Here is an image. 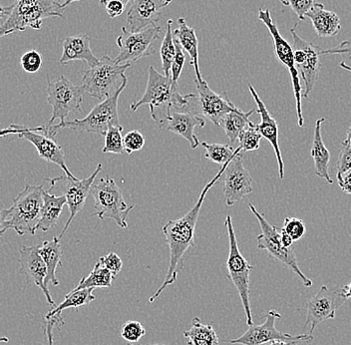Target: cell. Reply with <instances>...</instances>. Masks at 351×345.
Masks as SVG:
<instances>
[{"label": "cell", "instance_id": "cell-16", "mask_svg": "<svg viewBox=\"0 0 351 345\" xmlns=\"http://www.w3.org/2000/svg\"><path fill=\"white\" fill-rule=\"evenodd\" d=\"M101 170H102V164H98L93 174L84 180L70 179L66 175L63 177L52 178L55 182L62 184L61 190H62L63 195H65L66 205L68 206L70 213L64 228L58 236L59 239L64 237L66 232L73 222L74 217L84 208L85 202H86L87 197L90 195V191H91L92 185L96 181V178H97Z\"/></svg>", "mask_w": 351, "mask_h": 345}, {"label": "cell", "instance_id": "cell-54", "mask_svg": "<svg viewBox=\"0 0 351 345\" xmlns=\"http://www.w3.org/2000/svg\"><path fill=\"white\" fill-rule=\"evenodd\" d=\"M295 342H285V340H273V342H267V344L262 345H295Z\"/></svg>", "mask_w": 351, "mask_h": 345}, {"label": "cell", "instance_id": "cell-47", "mask_svg": "<svg viewBox=\"0 0 351 345\" xmlns=\"http://www.w3.org/2000/svg\"><path fill=\"white\" fill-rule=\"evenodd\" d=\"M36 131V132H45V126L35 127V128H28L24 125L11 124L10 127L5 129H0V138L6 137L8 135H19L25 132Z\"/></svg>", "mask_w": 351, "mask_h": 345}, {"label": "cell", "instance_id": "cell-43", "mask_svg": "<svg viewBox=\"0 0 351 345\" xmlns=\"http://www.w3.org/2000/svg\"><path fill=\"white\" fill-rule=\"evenodd\" d=\"M175 44L176 54L174 60H173L172 68H171V78H172L173 81H175V82H178L180 77H181L182 72H183L184 66H185L186 55L183 48H182V46L178 43L177 39H175Z\"/></svg>", "mask_w": 351, "mask_h": 345}, {"label": "cell", "instance_id": "cell-30", "mask_svg": "<svg viewBox=\"0 0 351 345\" xmlns=\"http://www.w3.org/2000/svg\"><path fill=\"white\" fill-rule=\"evenodd\" d=\"M256 112H258V109L243 112V110L237 107L236 109L229 112L225 117L221 119L219 127L225 131L226 136L229 138L230 145L234 144L238 140L241 131L251 122L250 117Z\"/></svg>", "mask_w": 351, "mask_h": 345}, {"label": "cell", "instance_id": "cell-15", "mask_svg": "<svg viewBox=\"0 0 351 345\" xmlns=\"http://www.w3.org/2000/svg\"><path fill=\"white\" fill-rule=\"evenodd\" d=\"M282 318L280 313L274 309H271L267 314L265 322L263 324H252L250 329L236 340H229L230 344L241 345H262L273 340H285V342H311L313 340V336L307 335H291L289 333H282L276 329V320Z\"/></svg>", "mask_w": 351, "mask_h": 345}, {"label": "cell", "instance_id": "cell-21", "mask_svg": "<svg viewBox=\"0 0 351 345\" xmlns=\"http://www.w3.org/2000/svg\"><path fill=\"white\" fill-rule=\"evenodd\" d=\"M30 131L19 134L21 139L28 141L32 143L38 152L39 157L44 161L52 163L62 169L63 172L70 179L77 180L75 176L70 172L65 161V154L62 147L54 140V138L49 137L43 132Z\"/></svg>", "mask_w": 351, "mask_h": 345}, {"label": "cell", "instance_id": "cell-12", "mask_svg": "<svg viewBox=\"0 0 351 345\" xmlns=\"http://www.w3.org/2000/svg\"><path fill=\"white\" fill-rule=\"evenodd\" d=\"M161 26H151L141 32H130L125 26L122 27L121 34L116 39V44L119 48V55L116 57V62L119 64L137 62L144 57L152 55L154 44L159 40L161 34Z\"/></svg>", "mask_w": 351, "mask_h": 345}, {"label": "cell", "instance_id": "cell-48", "mask_svg": "<svg viewBox=\"0 0 351 345\" xmlns=\"http://www.w3.org/2000/svg\"><path fill=\"white\" fill-rule=\"evenodd\" d=\"M322 55H341L351 59V37L350 39L342 41L337 47L330 49L322 50Z\"/></svg>", "mask_w": 351, "mask_h": 345}, {"label": "cell", "instance_id": "cell-11", "mask_svg": "<svg viewBox=\"0 0 351 345\" xmlns=\"http://www.w3.org/2000/svg\"><path fill=\"white\" fill-rule=\"evenodd\" d=\"M258 19L267 26V30L271 33L274 44V53L282 65L285 66L291 74V83H293V93L296 102V113H298V126L304 127V119L302 114V87L300 84V72L296 68L295 56H293V47L280 34L278 25L274 23L271 17V10L269 8L263 10L260 8L258 13Z\"/></svg>", "mask_w": 351, "mask_h": 345}, {"label": "cell", "instance_id": "cell-51", "mask_svg": "<svg viewBox=\"0 0 351 345\" xmlns=\"http://www.w3.org/2000/svg\"><path fill=\"white\" fill-rule=\"evenodd\" d=\"M8 209L1 208L0 206V237L5 235V233L10 230V225H8Z\"/></svg>", "mask_w": 351, "mask_h": 345}, {"label": "cell", "instance_id": "cell-1", "mask_svg": "<svg viewBox=\"0 0 351 345\" xmlns=\"http://www.w3.org/2000/svg\"><path fill=\"white\" fill-rule=\"evenodd\" d=\"M229 163L223 165L218 174L204 187L196 205L193 206L185 216L175 219V221H169L162 228L167 245L170 248V263H169L166 280L164 281L161 287L154 294L153 296H151L149 302H155L166 287L174 285L175 281H177L179 265L182 263V259L186 252L196 245L195 243V230H196L197 219H199V212H201L206 195L215 185L219 183V179L223 177V172L227 169Z\"/></svg>", "mask_w": 351, "mask_h": 345}, {"label": "cell", "instance_id": "cell-18", "mask_svg": "<svg viewBox=\"0 0 351 345\" xmlns=\"http://www.w3.org/2000/svg\"><path fill=\"white\" fill-rule=\"evenodd\" d=\"M19 274L25 276L26 283H33L43 291L48 305L56 307L49 289L45 285L47 269L45 263L39 254L38 246H21L19 248Z\"/></svg>", "mask_w": 351, "mask_h": 345}, {"label": "cell", "instance_id": "cell-5", "mask_svg": "<svg viewBox=\"0 0 351 345\" xmlns=\"http://www.w3.org/2000/svg\"><path fill=\"white\" fill-rule=\"evenodd\" d=\"M130 67V63L119 64L105 54L99 59L97 64L84 72L81 86L92 97L105 100L127 84L128 80L125 73Z\"/></svg>", "mask_w": 351, "mask_h": 345}, {"label": "cell", "instance_id": "cell-46", "mask_svg": "<svg viewBox=\"0 0 351 345\" xmlns=\"http://www.w3.org/2000/svg\"><path fill=\"white\" fill-rule=\"evenodd\" d=\"M44 320L45 322H44L43 329L47 340V345H55L53 329L55 326L58 327L59 325L63 324L62 316L61 314H56L52 318H44Z\"/></svg>", "mask_w": 351, "mask_h": 345}, {"label": "cell", "instance_id": "cell-40", "mask_svg": "<svg viewBox=\"0 0 351 345\" xmlns=\"http://www.w3.org/2000/svg\"><path fill=\"white\" fill-rule=\"evenodd\" d=\"M21 64L27 73H36L43 67V56L37 50H29L21 57Z\"/></svg>", "mask_w": 351, "mask_h": 345}, {"label": "cell", "instance_id": "cell-10", "mask_svg": "<svg viewBox=\"0 0 351 345\" xmlns=\"http://www.w3.org/2000/svg\"><path fill=\"white\" fill-rule=\"evenodd\" d=\"M48 87L47 102L52 107V116L48 121V126L53 125L55 121L64 123L69 114L80 111L81 105L84 100V89L77 86L64 75H61L54 80L47 77Z\"/></svg>", "mask_w": 351, "mask_h": 345}, {"label": "cell", "instance_id": "cell-55", "mask_svg": "<svg viewBox=\"0 0 351 345\" xmlns=\"http://www.w3.org/2000/svg\"><path fill=\"white\" fill-rule=\"evenodd\" d=\"M342 292H343L344 296H346V300L348 298H351V281L348 285H344L343 287H341Z\"/></svg>", "mask_w": 351, "mask_h": 345}, {"label": "cell", "instance_id": "cell-14", "mask_svg": "<svg viewBox=\"0 0 351 345\" xmlns=\"http://www.w3.org/2000/svg\"><path fill=\"white\" fill-rule=\"evenodd\" d=\"M341 289H329L326 285H322L317 294L307 302L306 322L304 329L311 326L307 335H313L322 322L335 318L337 309L346 302Z\"/></svg>", "mask_w": 351, "mask_h": 345}, {"label": "cell", "instance_id": "cell-3", "mask_svg": "<svg viewBox=\"0 0 351 345\" xmlns=\"http://www.w3.org/2000/svg\"><path fill=\"white\" fill-rule=\"evenodd\" d=\"M65 0H15L8 21L0 27V38L26 28L40 30L43 21L63 16Z\"/></svg>", "mask_w": 351, "mask_h": 345}, {"label": "cell", "instance_id": "cell-57", "mask_svg": "<svg viewBox=\"0 0 351 345\" xmlns=\"http://www.w3.org/2000/svg\"><path fill=\"white\" fill-rule=\"evenodd\" d=\"M341 144L348 145L351 148V125L350 128L348 130V136H346V139L344 140Z\"/></svg>", "mask_w": 351, "mask_h": 345}, {"label": "cell", "instance_id": "cell-59", "mask_svg": "<svg viewBox=\"0 0 351 345\" xmlns=\"http://www.w3.org/2000/svg\"><path fill=\"white\" fill-rule=\"evenodd\" d=\"M340 67L342 68V69L346 70V71L351 72V66L346 64V62H341L339 64Z\"/></svg>", "mask_w": 351, "mask_h": 345}, {"label": "cell", "instance_id": "cell-4", "mask_svg": "<svg viewBox=\"0 0 351 345\" xmlns=\"http://www.w3.org/2000/svg\"><path fill=\"white\" fill-rule=\"evenodd\" d=\"M126 85H123L113 95L101 101L85 118L74 119L71 121L66 120L64 123H58V124L50 125V126L44 125L45 126L44 134L54 138L59 130L70 129L73 131H83L86 133L105 136L106 132L112 126H119L120 125L118 100H119L123 90L126 88Z\"/></svg>", "mask_w": 351, "mask_h": 345}, {"label": "cell", "instance_id": "cell-31", "mask_svg": "<svg viewBox=\"0 0 351 345\" xmlns=\"http://www.w3.org/2000/svg\"><path fill=\"white\" fill-rule=\"evenodd\" d=\"M188 345H219V336L212 324L202 322L201 318H195L189 331H184Z\"/></svg>", "mask_w": 351, "mask_h": 345}, {"label": "cell", "instance_id": "cell-32", "mask_svg": "<svg viewBox=\"0 0 351 345\" xmlns=\"http://www.w3.org/2000/svg\"><path fill=\"white\" fill-rule=\"evenodd\" d=\"M94 289H75L66 294L64 300L59 305L53 307L49 313L46 314L44 318H52L56 314H62V311L68 309H79L84 307L88 303L95 300V296L93 294Z\"/></svg>", "mask_w": 351, "mask_h": 345}, {"label": "cell", "instance_id": "cell-19", "mask_svg": "<svg viewBox=\"0 0 351 345\" xmlns=\"http://www.w3.org/2000/svg\"><path fill=\"white\" fill-rule=\"evenodd\" d=\"M173 0H133L130 10L127 13L128 32H138L157 25L162 19V10Z\"/></svg>", "mask_w": 351, "mask_h": 345}, {"label": "cell", "instance_id": "cell-6", "mask_svg": "<svg viewBox=\"0 0 351 345\" xmlns=\"http://www.w3.org/2000/svg\"><path fill=\"white\" fill-rule=\"evenodd\" d=\"M44 191L43 185L32 186L25 183V188L13 199L12 206L8 209V221L10 228L19 236H34L38 230Z\"/></svg>", "mask_w": 351, "mask_h": 345}, {"label": "cell", "instance_id": "cell-41", "mask_svg": "<svg viewBox=\"0 0 351 345\" xmlns=\"http://www.w3.org/2000/svg\"><path fill=\"white\" fill-rule=\"evenodd\" d=\"M284 230L293 237V241L302 239L306 235V223L298 217H287L284 222Z\"/></svg>", "mask_w": 351, "mask_h": 345}, {"label": "cell", "instance_id": "cell-58", "mask_svg": "<svg viewBox=\"0 0 351 345\" xmlns=\"http://www.w3.org/2000/svg\"><path fill=\"white\" fill-rule=\"evenodd\" d=\"M76 1H82V0H65L64 3H63L62 8L63 10H65L67 6H69L70 4L73 3V2Z\"/></svg>", "mask_w": 351, "mask_h": 345}, {"label": "cell", "instance_id": "cell-42", "mask_svg": "<svg viewBox=\"0 0 351 345\" xmlns=\"http://www.w3.org/2000/svg\"><path fill=\"white\" fill-rule=\"evenodd\" d=\"M123 145L127 154L142 150L145 145V137L137 130H133L123 137Z\"/></svg>", "mask_w": 351, "mask_h": 345}, {"label": "cell", "instance_id": "cell-53", "mask_svg": "<svg viewBox=\"0 0 351 345\" xmlns=\"http://www.w3.org/2000/svg\"><path fill=\"white\" fill-rule=\"evenodd\" d=\"M280 241H282V246L284 247L289 248H291V246H293V237L289 236V234H287V232L284 230V228H280Z\"/></svg>", "mask_w": 351, "mask_h": 345}, {"label": "cell", "instance_id": "cell-61", "mask_svg": "<svg viewBox=\"0 0 351 345\" xmlns=\"http://www.w3.org/2000/svg\"><path fill=\"white\" fill-rule=\"evenodd\" d=\"M128 345H134V344H129Z\"/></svg>", "mask_w": 351, "mask_h": 345}, {"label": "cell", "instance_id": "cell-45", "mask_svg": "<svg viewBox=\"0 0 351 345\" xmlns=\"http://www.w3.org/2000/svg\"><path fill=\"white\" fill-rule=\"evenodd\" d=\"M99 263H100L105 269L108 270L114 276H117L123 267L122 259H121L120 257L116 254L115 252H109L106 256L99 259Z\"/></svg>", "mask_w": 351, "mask_h": 345}, {"label": "cell", "instance_id": "cell-36", "mask_svg": "<svg viewBox=\"0 0 351 345\" xmlns=\"http://www.w3.org/2000/svg\"><path fill=\"white\" fill-rule=\"evenodd\" d=\"M263 136L256 129V125L250 122V124L241 131L238 140L240 142L241 152L256 151L260 149L261 140Z\"/></svg>", "mask_w": 351, "mask_h": 345}, {"label": "cell", "instance_id": "cell-8", "mask_svg": "<svg viewBox=\"0 0 351 345\" xmlns=\"http://www.w3.org/2000/svg\"><path fill=\"white\" fill-rule=\"evenodd\" d=\"M226 228H227L230 241V252L227 259L228 278L234 283V287L240 294L241 303L245 309V318H247V324L251 326L254 324V320H252L251 302H250V276L254 267L250 265L249 261L241 254L234 226H232V217L230 215L226 217Z\"/></svg>", "mask_w": 351, "mask_h": 345}, {"label": "cell", "instance_id": "cell-22", "mask_svg": "<svg viewBox=\"0 0 351 345\" xmlns=\"http://www.w3.org/2000/svg\"><path fill=\"white\" fill-rule=\"evenodd\" d=\"M197 127H205V120L203 118L192 112L186 111V109H175L171 112L163 128L185 138L190 143L191 148L195 150L199 146V141L195 135V129Z\"/></svg>", "mask_w": 351, "mask_h": 345}, {"label": "cell", "instance_id": "cell-29", "mask_svg": "<svg viewBox=\"0 0 351 345\" xmlns=\"http://www.w3.org/2000/svg\"><path fill=\"white\" fill-rule=\"evenodd\" d=\"M66 205L64 195H55L50 191H44L43 206L41 211L40 221H39L38 230L48 232L58 223L63 208Z\"/></svg>", "mask_w": 351, "mask_h": 345}, {"label": "cell", "instance_id": "cell-7", "mask_svg": "<svg viewBox=\"0 0 351 345\" xmlns=\"http://www.w3.org/2000/svg\"><path fill=\"white\" fill-rule=\"evenodd\" d=\"M90 195L94 200V213L100 221L113 219L121 228H128L127 219L135 206H128L122 191L111 178H101L92 185Z\"/></svg>", "mask_w": 351, "mask_h": 345}, {"label": "cell", "instance_id": "cell-49", "mask_svg": "<svg viewBox=\"0 0 351 345\" xmlns=\"http://www.w3.org/2000/svg\"><path fill=\"white\" fill-rule=\"evenodd\" d=\"M125 8H126V5H124L122 2L117 1V0H111L105 5V10H106L111 19H116V17L122 15Z\"/></svg>", "mask_w": 351, "mask_h": 345}, {"label": "cell", "instance_id": "cell-13", "mask_svg": "<svg viewBox=\"0 0 351 345\" xmlns=\"http://www.w3.org/2000/svg\"><path fill=\"white\" fill-rule=\"evenodd\" d=\"M298 23L291 28V34L293 40V56L295 62L302 81L304 83V91L302 92V98H307L313 92L315 85L317 84L320 73V49L319 46L308 43L302 39L295 32Z\"/></svg>", "mask_w": 351, "mask_h": 345}, {"label": "cell", "instance_id": "cell-38", "mask_svg": "<svg viewBox=\"0 0 351 345\" xmlns=\"http://www.w3.org/2000/svg\"><path fill=\"white\" fill-rule=\"evenodd\" d=\"M146 335V329L143 326L141 322L136 320L125 322L121 329V336L123 340L128 342H137Z\"/></svg>", "mask_w": 351, "mask_h": 345}, {"label": "cell", "instance_id": "cell-20", "mask_svg": "<svg viewBox=\"0 0 351 345\" xmlns=\"http://www.w3.org/2000/svg\"><path fill=\"white\" fill-rule=\"evenodd\" d=\"M201 113L219 127L221 119L237 106L228 97L227 93L219 94L213 91L205 80L199 82L195 79Z\"/></svg>", "mask_w": 351, "mask_h": 345}, {"label": "cell", "instance_id": "cell-25", "mask_svg": "<svg viewBox=\"0 0 351 345\" xmlns=\"http://www.w3.org/2000/svg\"><path fill=\"white\" fill-rule=\"evenodd\" d=\"M306 19H311L315 32L322 38L335 36L341 30L339 15L333 11L326 10L324 4L319 2H317L313 10L307 13Z\"/></svg>", "mask_w": 351, "mask_h": 345}, {"label": "cell", "instance_id": "cell-50", "mask_svg": "<svg viewBox=\"0 0 351 345\" xmlns=\"http://www.w3.org/2000/svg\"><path fill=\"white\" fill-rule=\"evenodd\" d=\"M340 189L346 194L351 195V170L337 178Z\"/></svg>", "mask_w": 351, "mask_h": 345}, {"label": "cell", "instance_id": "cell-60", "mask_svg": "<svg viewBox=\"0 0 351 345\" xmlns=\"http://www.w3.org/2000/svg\"><path fill=\"white\" fill-rule=\"evenodd\" d=\"M8 342H10V338L0 337V344H1V342H5V344H8Z\"/></svg>", "mask_w": 351, "mask_h": 345}, {"label": "cell", "instance_id": "cell-52", "mask_svg": "<svg viewBox=\"0 0 351 345\" xmlns=\"http://www.w3.org/2000/svg\"><path fill=\"white\" fill-rule=\"evenodd\" d=\"M13 5L3 6L0 4V27L3 25L4 22L10 17Z\"/></svg>", "mask_w": 351, "mask_h": 345}, {"label": "cell", "instance_id": "cell-23", "mask_svg": "<svg viewBox=\"0 0 351 345\" xmlns=\"http://www.w3.org/2000/svg\"><path fill=\"white\" fill-rule=\"evenodd\" d=\"M250 92H251L252 98L256 101L258 106V113L261 115L262 122L256 125V129L260 132L263 138L269 141V144L273 147L274 153H276V160L278 165V175L280 179L284 180L285 178V164L282 160V152L280 148V141H278V125L276 119L269 114V110L265 107V103L260 96L256 93V89L249 84Z\"/></svg>", "mask_w": 351, "mask_h": 345}, {"label": "cell", "instance_id": "cell-33", "mask_svg": "<svg viewBox=\"0 0 351 345\" xmlns=\"http://www.w3.org/2000/svg\"><path fill=\"white\" fill-rule=\"evenodd\" d=\"M114 278H115V276L108 270L105 269L98 261L94 265L92 272L87 276H84L80 281V283L77 285L75 289H107V287H112V281Z\"/></svg>", "mask_w": 351, "mask_h": 345}, {"label": "cell", "instance_id": "cell-28", "mask_svg": "<svg viewBox=\"0 0 351 345\" xmlns=\"http://www.w3.org/2000/svg\"><path fill=\"white\" fill-rule=\"evenodd\" d=\"M39 254L45 263L47 269V276H46L45 285L48 287L50 283L57 287L59 281L56 278V270L58 267L62 265V248L60 245V239L58 237H54L52 241H43L38 246Z\"/></svg>", "mask_w": 351, "mask_h": 345}, {"label": "cell", "instance_id": "cell-39", "mask_svg": "<svg viewBox=\"0 0 351 345\" xmlns=\"http://www.w3.org/2000/svg\"><path fill=\"white\" fill-rule=\"evenodd\" d=\"M285 6L291 8L300 21H304L306 14L313 10L317 0H280Z\"/></svg>", "mask_w": 351, "mask_h": 345}, {"label": "cell", "instance_id": "cell-24", "mask_svg": "<svg viewBox=\"0 0 351 345\" xmlns=\"http://www.w3.org/2000/svg\"><path fill=\"white\" fill-rule=\"evenodd\" d=\"M89 35L78 34L66 37L63 41V52L59 63L66 65L73 61H83L89 67H93L99 62V59L94 55L90 47Z\"/></svg>", "mask_w": 351, "mask_h": 345}, {"label": "cell", "instance_id": "cell-27", "mask_svg": "<svg viewBox=\"0 0 351 345\" xmlns=\"http://www.w3.org/2000/svg\"><path fill=\"white\" fill-rule=\"evenodd\" d=\"M175 39L182 46L184 50L190 55L191 64L194 66L195 74H196V80L199 82L204 81L202 78L201 71H199V41L196 32L194 28L190 27L186 24L185 19L180 17L178 19V27L174 32Z\"/></svg>", "mask_w": 351, "mask_h": 345}, {"label": "cell", "instance_id": "cell-2", "mask_svg": "<svg viewBox=\"0 0 351 345\" xmlns=\"http://www.w3.org/2000/svg\"><path fill=\"white\" fill-rule=\"evenodd\" d=\"M196 97L195 94L182 95L178 82L173 81L171 77L162 75L154 66H150L144 95L131 105V110L135 112L143 105H149L151 118L160 128H163L173 110L185 109L191 99Z\"/></svg>", "mask_w": 351, "mask_h": 345}, {"label": "cell", "instance_id": "cell-56", "mask_svg": "<svg viewBox=\"0 0 351 345\" xmlns=\"http://www.w3.org/2000/svg\"><path fill=\"white\" fill-rule=\"evenodd\" d=\"M109 1H111V0H100V1H99V3H100V5L101 6H104L105 8V5H106L107 3H108ZM117 1H120V2H122L123 4H124V5H127V4L129 3V2H133V0H117Z\"/></svg>", "mask_w": 351, "mask_h": 345}, {"label": "cell", "instance_id": "cell-44", "mask_svg": "<svg viewBox=\"0 0 351 345\" xmlns=\"http://www.w3.org/2000/svg\"><path fill=\"white\" fill-rule=\"evenodd\" d=\"M351 170V148L348 145L341 144L339 160L337 165V177H341L343 174Z\"/></svg>", "mask_w": 351, "mask_h": 345}, {"label": "cell", "instance_id": "cell-35", "mask_svg": "<svg viewBox=\"0 0 351 345\" xmlns=\"http://www.w3.org/2000/svg\"><path fill=\"white\" fill-rule=\"evenodd\" d=\"M173 21L169 19L166 24V34L160 48V56H161L162 69L165 76L171 77V68L176 54V44L174 33H173Z\"/></svg>", "mask_w": 351, "mask_h": 345}, {"label": "cell", "instance_id": "cell-26", "mask_svg": "<svg viewBox=\"0 0 351 345\" xmlns=\"http://www.w3.org/2000/svg\"><path fill=\"white\" fill-rule=\"evenodd\" d=\"M324 121H326V118H322L318 119L315 122L311 155L313 162H315V174H317V177L324 179V181L331 185L333 181L328 172L330 153L324 145L322 135V126Z\"/></svg>", "mask_w": 351, "mask_h": 345}, {"label": "cell", "instance_id": "cell-9", "mask_svg": "<svg viewBox=\"0 0 351 345\" xmlns=\"http://www.w3.org/2000/svg\"><path fill=\"white\" fill-rule=\"evenodd\" d=\"M249 206L252 214L258 219L261 228H262V234L256 239V241H258V248L260 250H267V254H269L271 258L280 261V263H284L285 267L293 270V274L302 281L304 287H313V281L309 280L306 274L302 272V270H300L293 248H287L282 246V241H280V228L271 226L265 219V216H263L256 210V206L252 205V204H250Z\"/></svg>", "mask_w": 351, "mask_h": 345}, {"label": "cell", "instance_id": "cell-37", "mask_svg": "<svg viewBox=\"0 0 351 345\" xmlns=\"http://www.w3.org/2000/svg\"><path fill=\"white\" fill-rule=\"evenodd\" d=\"M123 127L112 126L105 134V144L103 153L122 154L125 153L123 145Z\"/></svg>", "mask_w": 351, "mask_h": 345}, {"label": "cell", "instance_id": "cell-34", "mask_svg": "<svg viewBox=\"0 0 351 345\" xmlns=\"http://www.w3.org/2000/svg\"><path fill=\"white\" fill-rule=\"evenodd\" d=\"M202 146L206 149V159L216 163V164L221 165V166L232 161V158L241 152L240 147L234 149L232 148V145L229 144H219V143L208 144L207 142H204Z\"/></svg>", "mask_w": 351, "mask_h": 345}, {"label": "cell", "instance_id": "cell-17", "mask_svg": "<svg viewBox=\"0 0 351 345\" xmlns=\"http://www.w3.org/2000/svg\"><path fill=\"white\" fill-rule=\"evenodd\" d=\"M223 194L227 206H234L247 195L252 194L254 191L252 178L243 166L241 152L237 154L228 165L223 172Z\"/></svg>", "mask_w": 351, "mask_h": 345}]
</instances>
